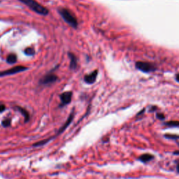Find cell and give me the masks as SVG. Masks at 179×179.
<instances>
[{"instance_id":"cell-16","label":"cell","mask_w":179,"mask_h":179,"mask_svg":"<svg viewBox=\"0 0 179 179\" xmlns=\"http://www.w3.org/2000/svg\"><path fill=\"white\" fill-rule=\"evenodd\" d=\"M11 120L9 119V118L4 120L1 122V125H2V126L4 127H9V126L11 125Z\"/></svg>"},{"instance_id":"cell-11","label":"cell","mask_w":179,"mask_h":179,"mask_svg":"<svg viewBox=\"0 0 179 179\" xmlns=\"http://www.w3.org/2000/svg\"><path fill=\"white\" fill-rule=\"evenodd\" d=\"M69 56L70 58V67L72 69H74L76 67L77 65V60L76 58L75 57V55H74L73 53H69Z\"/></svg>"},{"instance_id":"cell-22","label":"cell","mask_w":179,"mask_h":179,"mask_svg":"<svg viewBox=\"0 0 179 179\" xmlns=\"http://www.w3.org/2000/svg\"><path fill=\"white\" fill-rule=\"evenodd\" d=\"M174 154H175V155H178V150H176V152H174Z\"/></svg>"},{"instance_id":"cell-20","label":"cell","mask_w":179,"mask_h":179,"mask_svg":"<svg viewBox=\"0 0 179 179\" xmlns=\"http://www.w3.org/2000/svg\"><path fill=\"white\" fill-rule=\"evenodd\" d=\"M156 109H157V108L155 107V106H154V107H152V109H150V111H154L156 110Z\"/></svg>"},{"instance_id":"cell-5","label":"cell","mask_w":179,"mask_h":179,"mask_svg":"<svg viewBox=\"0 0 179 179\" xmlns=\"http://www.w3.org/2000/svg\"><path fill=\"white\" fill-rule=\"evenodd\" d=\"M57 79H58V77H57L55 75H53V74L46 75L41 78V80L40 81V83H41V84H44V85L50 84V83H54L55 81H56Z\"/></svg>"},{"instance_id":"cell-1","label":"cell","mask_w":179,"mask_h":179,"mask_svg":"<svg viewBox=\"0 0 179 179\" xmlns=\"http://www.w3.org/2000/svg\"><path fill=\"white\" fill-rule=\"evenodd\" d=\"M24 4L27 5L30 9L37 13L38 14L46 15L48 13V10L46 8L43 7L35 0H19Z\"/></svg>"},{"instance_id":"cell-4","label":"cell","mask_w":179,"mask_h":179,"mask_svg":"<svg viewBox=\"0 0 179 179\" xmlns=\"http://www.w3.org/2000/svg\"><path fill=\"white\" fill-rule=\"evenodd\" d=\"M136 67L143 72H150L154 70V67H152V64L144 62H138L136 63Z\"/></svg>"},{"instance_id":"cell-2","label":"cell","mask_w":179,"mask_h":179,"mask_svg":"<svg viewBox=\"0 0 179 179\" xmlns=\"http://www.w3.org/2000/svg\"><path fill=\"white\" fill-rule=\"evenodd\" d=\"M59 13L63 18V19L65 21L66 23H67L72 27L76 28L77 26H78V23H77L76 19L69 11L65 9H60L59 10Z\"/></svg>"},{"instance_id":"cell-21","label":"cell","mask_w":179,"mask_h":179,"mask_svg":"<svg viewBox=\"0 0 179 179\" xmlns=\"http://www.w3.org/2000/svg\"><path fill=\"white\" fill-rule=\"evenodd\" d=\"M178 76H179L178 74H176V81H177V82H178V81H179Z\"/></svg>"},{"instance_id":"cell-17","label":"cell","mask_w":179,"mask_h":179,"mask_svg":"<svg viewBox=\"0 0 179 179\" xmlns=\"http://www.w3.org/2000/svg\"><path fill=\"white\" fill-rule=\"evenodd\" d=\"M35 50L34 49L32 48H27L25 50V53L27 55H33L34 54Z\"/></svg>"},{"instance_id":"cell-6","label":"cell","mask_w":179,"mask_h":179,"mask_svg":"<svg viewBox=\"0 0 179 179\" xmlns=\"http://www.w3.org/2000/svg\"><path fill=\"white\" fill-rule=\"evenodd\" d=\"M72 92H65L60 95V99L63 105L68 104L72 101Z\"/></svg>"},{"instance_id":"cell-13","label":"cell","mask_w":179,"mask_h":179,"mask_svg":"<svg viewBox=\"0 0 179 179\" xmlns=\"http://www.w3.org/2000/svg\"><path fill=\"white\" fill-rule=\"evenodd\" d=\"M52 138H49L48 139H46V140H43V141H41L39 142H37V143H34V144H33V146L34 147H37V146H44V144H46V143H47L49 141H50L51 140Z\"/></svg>"},{"instance_id":"cell-7","label":"cell","mask_w":179,"mask_h":179,"mask_svg":"<svg viewBox=\"0 0 179 179\" xmlns=\"http://www.w3.org/2000/svg\"><path fill=\"white\" fill-rule=\"evenodd\" d=\"M97 74H98V72H97V71L96 70L95 71V72H92V73L86 76L84 78L85 82L88 83V84H92V83H95V81H96Z\"/></svg>"},{"instance_id":"cell-18","label":"cell","mask_w":179,"mask_h":179,"mask_svg":"<svg viewBox=\"0 0 179 179\" xmlns=\"http://www.w3.org/2000/svg\"><path fill=\"white\" fill-rule=\"evenodd\" d=\"M157 118L160 120H164V115L163 113H157Z\"/></svg>"},{"instance_id":"cell-12","label":"cell","mask_w":179,"mask_h":179,"mask_svg":"<svg viewBox=\"0 0 179 179\" xmlns=\"http://www.w3.org/2000/svg\"><path fill=\"white\" fill-rule=\"evenodd\" d=\"M17 61V56L15 54H10L7 57V62L9 64H15Z\"/></svg>"},{"instance_id":"cell-3","label":"cell","mask_w":179,"mask_h":179,"mask_svg":"<svg viewBox=\"0 0 179 179\" xmlns=\"http://www.w3.org/2000/svg\"><path fill=\"white\" fill-rule=\"evenodd\" d=\"M27 67H23V66H16V67L11 68V69L4 71V72H0V77L15 74H18L20 73V72H24V71L27 70Z\"/></svg>"},{"instance_id":"cell-8","label":"cell","mask_w":179,"mask_h":179,"mask_svg":"<svg viewBox=\"0 0 179 179\" xmlns=\"http://www.w3.org/2000/svg\"><path fill=\"white\" fill-rule=\"evenodd\" d=\"M73 118H74V113H72L70 114V115H69V118H68L67 121H66V123L64 124V125H63L62 127L59 129V131H58V134H58V135H59V134H60L61 133H62V132H64V131L66 129H67L68 126H69V125H70V123H72V120H73Z\"/></svg>"},{"instance_id":"cell-19","label":"cell","mask_w":179,"mask_h":179,"mask_svg":"<svg viewBox=\"0 0 179 179\" xmlns=\"http://www.w3.org/2000/svg\"><path fill=\"white\" fill-rule=\"evenodd\" d=\"M6 109V106L4 104H0V113L4 111Z\"/></svg>"},{"instance_id":"cell-10","label":"cell","mask_w":179,"mask_h":179,"mask_svg":"<svg viewBox=\"0 0 179 179\" xmlns=\"http://www.w3.org/2000/svg\"><path fill=\"white\" fill-rule=\"evenodd\" d=\"M16 108L18 109V110L21 113V114H22L23 116H24L25 122V123L28 122L29 120H30V114H29L28 111H27V110H25V109H23V108L20 107V106H17Z\"/></svg>"},{"instance_id":"cell-15","label":"cell","mask_w":179,"mask_h":179,"mask_svg":"<svg viewBox=\"0 0 179 179\" xmlns=\"http://www.w3.org/2000/svg\"><path fill=\"white\" fill-rule=\"evenodd\" d=\"M164 137L166 139H172V140H177L178 139V136L176 135V134H165Z\"/></svg>"},{"instance_id":"cell-14","label":"cell","mask_w":179,"mask_h":179,"mask_svg":"<svg viewBox=\"0 0 179 179\" xmlns=\"http://www.w3.org/2000/svg\"><path fill=\"white\" fill-rule=\"evenodd\" d=\"M178 121H169L164 123V125L169 127H178Z\"/></svg>"},{"instance_id":"cell-9","label":"cell","mask_w":179,"mask_h":179,"mask_svg":"<svg viewBox=\"0 0 179 179\" xmlns=\"http://www.w3.org/2000/svg\"><path fill=\"white\" fill-rule=\"evenodd\" d=\"M154 159V156L151 154L149 153H146V154H143V155H141L139 157V160H141L142 162H148L150 161V160H153Z\"/></svg>"}]
</instances>
